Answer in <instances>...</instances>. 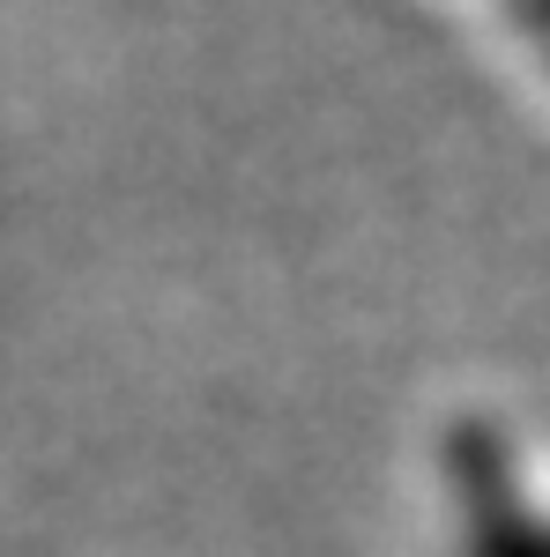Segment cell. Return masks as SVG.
I'll return each instance as SVG.
<instances>
[{"instance_id":"obj_1","label":"cell","mask_w":550,"mask_h":557,"mask_svg":"<svg viewBox=\"0 0 550 557\" xmlns=\"http://www.w3.org/2000/svg\"><path fill=\"white\" fill-rule=\"evenodd\" d=\"M491 8L506 15V30L543 60V75H550V0H491Z\"/></svg>"}]
</instances>
